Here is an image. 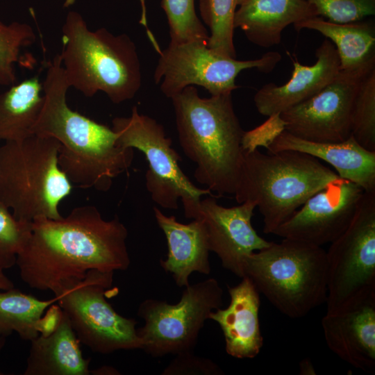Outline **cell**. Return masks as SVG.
<instances>
[{
    "label": "cell",
    "mask_w": 375,
    "mask_h": 375,
    "mask_svg": "<svg viewBox=\"0 0 375 375\" xmlns=\"http://www.w3.org/2000/svg\"><path fill=\"white\" fill-rule=\"evenodd\" d=\"M127 228L117 215L106 220L95 206H78L58 219L33 220L16 265L30 288L50 290L55 296L65 283L82 280L90 270L127 269Z\"/></svg>",
    "instance_id": "1"
},
{
    "label": "cell",
    "mask_w": 375,
    "mask_h": 375,
    "mask_svg": "<svg viewBox=\"0 0 375 375\" xmlns=\"http://www.w3.org/2000/svg\"><path fill=\"white\" fill-rule=\"evenodd\" d=\"M69 88L58 53L49 62L33 134L60 142L58 165L72 184L106 192L131 167L133 149L121 146L112 128L72 110L66 101Z\"/></svg>",
    "instance_id": "2"
},
{
    "label": "cell",
    "mask_w": 375,
    "mask_h": 375,
    "mask_svg": "<svg viewBox=\"0 0 375 375\" xmlns=\"http://www.w3.org/2000/svg\"><path fill=\"white\" fill-rule=\"evenodd\" d=\"M231 94L202 98L190 85L171 98L180 145L197 165L194 178L219 196L234 195L244 156Z\"/></svg>",
    "instance_id": "3"
},
{
    "label": "cell",
    "mask_w": 375,
    "mask_h": 375,
    "mask_svg": "<svg viewBox=\"0 0 375 375\" xmlns=\"http://www.w3.org/2000/svg\"><path fill=\"white\" fill-rule=\"evenodd\" d=\"M62 33L59 55L70 88L86 97L103 92L115 104L135 97L142 83L140 62L127 35L91 31L76 11L68 12Z\"/></svg>",
    "instance_id": "4"
},
{
    "label": "cell",
    "mask_w": 375,
    "mask_h": 375,
    "mask_svg": "<svg viewBox=\"0 0 375 375\" xmlns=\"http://www.w3.org/2000/svg\"><path fill=\"white\" fill-rule=\"evenodd\" d=\"M339 178L319 159L301 151H244L234 196L238 203L253 202L263 217L264 233L272 234L308 198Z\"/></svg>",
    "instance_id": "5"
},
{
    "label": "cell",
    "mask_w": 375,
    "mask_h": 375,
    "mask_svg": "<svg viewBox=\"0 0 375 375\" xmlns=\"http://www.w3.org/2000/svg\"><path fill=\"white\" fill-rule=\"evenodd\" d=\"M60 142L38 135L0 147V203L19 220L58 219L72 184L58 165Z\"/></svg>",
    "instance_id": "6"
},
{
    "label": "cell",
    "mask_w": 375,
    "mask_h": 375,
    "mask_svg": "<svg viewBox=\"0 0 375 375\" xmlns=\"http://www.w3.org/2000/svg\"><path fill=\"white\" fill-rule=\"evenodd\" d=\"M243 277L249 278L281 313L291 318L303 317L326 302V251L296 240L272 242L247 257Z\"/></svg>",
    "instance_id": "7"
},
{
    "label": "cell",
    "mask_w": 375,
    "mask_h": 375,
    "mask_svg": "<svg viewBox=\"0 0 375 375\" xmlns=\"http://www.w3.org/2000/svg\"><path fill=\"white\" fill-rule=\"evenodd\" d=\"M112 128L118 143L126 148L137 149L148 163L146 188L151 199L161 208L177 210L183 203L185 217L194 219L199 212L201 197L211 195L208 188H199L179 166V154L172 147L163 126L156 119L139 112L133 107L129 117L112 120Z\"/></svg>",
    "instance_id": "8"
},
{
    "label": "cell",
    "mask_w": 375,
    "mask_h": 375,
    "mask_svg": "<svg viewBox=\"0 0 375 375\" xmlns=\"http://www.w3.org/2000/svg\"><path fill=\"white\" fill-rule=\"evenodd\" d=\"M113 274L90 270L83 279L65 283L54 296L80 342L103 354L142 349L143 344L137 322L118 314L106 299Z\"/></svg>",
    "instance_id": "9"
},
{
    "label": "cell",
    "mask_w": 375,
    "mask_h": 375,
    "mask_svg": "<svg viewBox=\"0 0 375 375\" xmlns=\"http://www.w3.org/2000/svg\"><path fill=\"white\" fill-rule=\"evenodd\" d=\"M223 305V290L214 278L184 287L179 301L147 299L137 315L144 324L137 329L143 342L142 350L159 358L192 352L210 313Z\"/></svg>",
    "instance_id": "10"
},
{
    "label": "cell",
    "mask_w": 375,
    "mask_h": 375,
    "mask_svg": "<svg viewBox=\"0 0 375 375\" xmlns=\"http://www.w3.org/2000/svg\"><path fill=\"white\" fill-rule=\"evenodd\" d=\"M281 60L277 51L267 52L254 60H239L218 53L206 42H169L160 51L153 78L170 99L190 85L201 86L210 95L225 94L238 88L235 78L242 71L256 68L269 73Z\"/></svg>",
    "instance_id": "11"
},
{
    "label": "cell",
    "mask_w": 375,
    "mask_h": 375,
    "mask_svg": "<svg viewBox=\"0 0 375 375\" xmlns=\"http://www.w3.org/2000/svg\"><path fill=\"white\" fill-rule=\"evenodd\" d=\"M326 254V312L375 291V191L365 192L347 229Z\"/></svg>",
    "instance_id": "12"
},
{
    "label": "cell",
    "mask_w": 375,
    "mask_h": 375,
    "mask_svg": "<svg viewBox=\"0 0 375 375\" xmlns=\"http://www.w3.org/2000/svg\"><path fill=\"white\" fill-rule=\"evenodd\" d=\"M374 69L375 58L356 68L340 69L317 94L280 114L285 131L318 142L347 140L351 135L354 97L362 80Z\"/></svg>",
    "instance_id": "13"
},
{
    "label": "cell",
    "mask_w": 375,
    "mask_h": 375,
    "mask_svg": "<svg viewBox=\"0 0 375 375\" xmlns=\"http://www.w3.org/2000/svg\"><path fill=\"white\" fill-rule=\"evenodd\" d=\"M364 190L339 178L319 190L272 234L320 246L338 238L353 220Z\"/></svg>",
    "instance_id": "14"
},
{
    "label": "cell",
    "mask_w": 375,
    "mask_h": 375,
    "mask_svg": "<svg viewBox=\"0 0 375 375\" xmlns=\"http://www.w3.org/2000/svg\"><path fill=\"white\" fill-rule=\"evenodd\" d=\"M256 204L249 201L233 207L219 205L212 197L201 199L194 219H201L206 228L210 251L215 253L222 265L243 277V265L252 253L269 247L251 224Z\"/></svg>",
    "instance_id": "15"
},
{
    "label": "cell",
    "mask_w": 375,
    "mask_h": 375,
    "mask_svg": "<svg viewBox=\"0 0 375 375\" xmlns=\"http://www.w3.org/2000/svg\"><path fill=\"white\" fill-rule=\"evenodd\" d=\"M329 349L343 361L375 372V291L360 294L326 312L322 319Z\"/></svg>",
    "instance_id": "16"
},
{
    "label": "cell",
    "mask_w": 375,
    "mask_h": 375,
    "mask_svg": "<svg viewBox=\"0 0 375 375\" xmlns=\"http://www.w3.org/2000/svg\"><path fill=\"white\" fill-rule=\"evenodd\" d=\"M312 65H303L292 60L290 80L283 85L269 83L263 85L253 97L261 115L269 117L310 99L328 85L340 71V60L333 43L325 39L315 52Z\"/></svg>",
    "instance_id": "17"
},
{
    "label": "cell",
    "mask_w": 375,
    "mask_h": 375,
    "mask_svg": "<svg viewBox=\"0 0 375 375\" xmlns=\"http://www.w3.org/2000/svg\"><path fill=\"white\" fill-rule=\"evenodd\" d=\"M230 303L212 311L209 319L222 329L226 353L236 358H253L260 351L263 338L259 324L260 293L247 277L228 287Z\"/></svg>",
    "instance_id": "18"
},
{
    "label": "cell",
    "mask_w": 375,
    "mask_h": 375,
    "mask_svg": "<svg viewBox=\"0 0 375 375\" xmlns=\"http://www.w3.org/2000/svg\"><path fill=\"white\" fill-rule=\"evenodd\" d=\"M297 151L325 161L340 178L375 191V151L361 146L351 135L342 142H318L298 138L283 131L268 147L269 153Z\"/></svg>",
    "instance_id": "19"
},
{
    "label": "cell",
    "mask_w": 375,
    "mask_h": 375,
    "mask_svg": "<svg viewBox=\"0 0 375 375\" xmlns=\"http://www.w3.org/2000/svg\"><path fill=\"white\" fill-rule=\"evenodd\" d=\"M153 213L168 247L167 258L160 260V266L172 275L175 283L184 288L190 284L189 278L193 272L210 274V251L203 222L194 219L189 224H183L174 216L165 215L156 206Z\"/></svg>",
    "instance_id": "20"
},
{
    "label": "cell",
    "mask_w": 375,
    "mask_h": 375,
    "mask_svg": "<svg viewBox=\"0 0 375 375\" xmlns=\"http://www.w3.org/2000/svg\"><path fill=\"white\" fill-rule=\"evenodd\" d=\"M236 10L233 26L252 43L269 48L280 43L290 24L319 16L307 0H243Z\"/></svg>",
    "instance_id": "21"
},
{
    "label": "cell",
    "mask_w": 375,
    "mask_h": 375,
    "mask_svg": "<svg viewBox=\"0 0 375 375\" xmlns=\"http://www.w3.org/2000/svg\"><path fill=\"white\" fill-rule=\"evenodd\" d=\"M31 342L24 375H90V358L83 356L80 341L62 311L56 328Z\"/></svg>",
    "instance_id": "22"
},
{
    "label": "cell",
    "mask_w": 375,
    "mask_h": 375,
    "mask_svg": "<svg viewBox=\"0 0 375 375\" xmlns=\"http://www.w3.org/2000/svg\"><path fill=\"white\" fill-rule=\"evenodd\" d=\"M294 28L317 31L334 43L340 69L356 68L375 58V24L372 19L337 23L315 16L296 23Z\"/></svg>",
    "instance_id": "23"
},
{
    "label": "cell",
    "mask_w": 375,
    "mask_h": 375,
    "mask_svg": "<svg viewBox=\"0 0 375 375\" xmlns=\"http://www.w3.org/2000/svg\"><path fill=\"white\" fill-rule=\"evenodd\" d=\"M38 76L12 85L0 94V140L17 141L33 135L44 97Z\"/></svg>",
    "instance_id": "24"
},
{
    "label": "cell",
    "mask_w": 375,
    "mask_h": 375,
    "mask_svg": "<svg viewBox=\"0 0 375 375\" xmlns=\"http://www.w3.org/2000/svg\"><path fill=\"white\" fill-rule=\"evenodd\" d=\"M56 302V297L41 300L15 287L0 291V337L6 338L16 332L24 340L35 339L40 335L44 312Z\"/></svg>",
    "instance_id": "25"
},
{
    "label": "cell",
    "mask_w": 375,
    "mask_h": 375,
    "mask_svg": "<svg viewBox=\"0 0 375 375\" xmlns=\"http://www.w3.org/2000/svg\"><path fill=\"white\" fill-rule=\"evenodd\" d=\"M243 0H200L201 15L210 28L208 47L225 56L236 58L233 20Z\"/></svg>",
    "instance_id": "26"
},
{
    "label": "cell",
    "mask_w": 375,
    "mask_h": 375,
    "mask_svg": "<svg viewBox=\"0 0 375 375\" xmlns=\"http://www.w3.org/2000/svg\"><path fill=\"white\" fill-rule=\"evenodd\" d=\"M351 132L361 146L375 151V69L358 88L351 108Z\"/></svg>",
    "instance_id": "27"
},
{
    "label": "cell",
    "mask_w": 375,
    "mask_h": 375,
    "mask_svg": "<svg viewBox=\"0 0 375 375\" xmlns=\"http://www.w3.org/2000/svg\"><path fill=\"white\" fill-rule=\"evenodd\" d=\"M36 35L28 24L17 22L9 24L0 21V84L11 86L16 82L15 65L22 62L20 53L35 41Z\"/></svg>",
    "instance_id": "28"
},
{
    "label": "cell",
    "mask_w": 375,
    "mask_h": 375,
    "mask_svg": "<svg viewBox=\"0 0 375 375\" xmlns=\"http://www.w3.org/2000/svg\"><path fill=\"white\" fill-rule=\"evenodd\" d=\"M161 7L167 18L170 42L208 44L209 33L196 14L194 0H162Z\"/></svg>",
    "instance_id": "29"
},
{
    "label": "cell",
    "mask_w": 375,
    "mask_h": 375,
    "mask_svg": "<svg viewBox=\"0 0 375 375\" xmlns=\"http://www.w3.org/2000/svg\"><path fill=\"white\" fill-rule=\"evenodd\" d=\"M31 223L16 219L0 203V269L16 265L17 255L31 235Z\"/></svg>",
    "instance_id": "30"
},
{
    "label": "cell",
    "mask_w": 375,
    "mask_h": 375,
    "mask_svg": "<svg viewBox=\"0 0 375 375\" xmlns=\"http://www.w3.org/2000/svg\"><path fill=\"white\" fill-rule=\"evenodd\" d=\"M318 15L337 23L362 20L374 15L375 0H307Z\"/></svg>",
    "instance_id": "31"
},
{
    "label": "cell",
    "mask_w": 375,
    "mask_h": 375,
    "mask_svg": "<svg viewBox=\"0 0 375 375\" xmlns=\"http://www.w3.org/2000/svg\"><path fill=\"white\" fill-rule=\"evenodd\" d=\"M223 370L212 360L197 356L192 352L176 355L164 369L162 375H221Z\"/></svg>",
    "instance_id": "32"
},
{
    "label": "cell",
    "mask_w": 375,
    "mask_h": 375,
    "mask_svg": "<svg viewBox=\"0 0 375 375\" xmlns=\"http://www.w3.org/2000/svg\"><path fill=\"white\" fill-rule=\"evenodd\" d=\"M285 122L280 114L268 117V119L256 128L244 131L242 147L245 151H253L259 147L267 149L274 140L285 131Z\"/></svg>",
    "instance_id": "33"
},
{
    "label": "cell",
    "mask_w": 375,
    "mask_h": 375,
    "mask_svg": "<svg viewBox=\"0 0 375 375\" xmlns=\"http://www.w3.org/2000/svg\"><path fill=\"white\" fill-rule=\"evenodd\" d=\"M14 288L13 283L3 273V270L0 269V290H6ZM5 337H0V352L6 344Z\"/></svg>",
    "instance_id": "34"
},
{
    "label": "cell",
    "mask_w": 375,
    "mask_h": 375,
    "mask_svg": "<svg viewBox=\"0 0 375 375\" xmlns=\"http://www.w3.org/2000/svg\"><path fill=\"white\" fill-rule=\"evenodd\" d=\"M299 374L303 375L316 374L312 362L305 358L299 362Z\"/></svg>",
    "instance_id": "35"
},
{
    "label": "cell",
    "mask_w": 375,
    "mask_h": 375,
    "mask_svg": "<svg viewBox=\"0 0 375 375\" xmlns=\"http://www.w3.org/2000/svg\"><path fill=\"white\" fill-rule=\"evenodd\" d=\"M118 371L112 367L103 366L98 369L90 370V374L106 375V374H119Z\"/></svg>",
    "instance_id": "36"
},
{
    "label": "cell",
    "mask_w": 375,
    "mask_h": 375,
    "mask_svg": "<svg viewBox=\"0 0 375 375\" xmlns=\"http://www.w3.org/2000/svg\"><path fill=\"white\" fill-rule=\"evenodd\" d=\"M75 0H65V6L67 7L74 3Z\"/></svg>",
    "instance_id": "37"
},
{
    "label": "cell",
    "mask_w": 375,
    "mask_h": 375,
    "mask_svg": "<svg viewBox=\"0 0 375 375\" xmlns=\"http://www.w3.org/2000/svg\"><path fill=\"white\" fill-rule=\"evenodd\" d=\"M142 6V8H145L144 0H140Z\"/></svg>",
    "instance_id": "38"
},
{
    "label": "cell",
    "mask_w": 375,
    "mask_h": 375,
    "mask_svg": "<svg viewBox=\"0 0 375 375\" xmlns=\"http://www.w3.org/2000/svg\"><path fill=\"white\" fill-rule=\"evenodd\" d=\"M3 374V373L0 370V375Z\"/></svg>",
    "instance_id": "39"
}]
</instances>
